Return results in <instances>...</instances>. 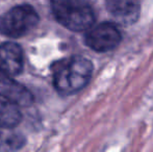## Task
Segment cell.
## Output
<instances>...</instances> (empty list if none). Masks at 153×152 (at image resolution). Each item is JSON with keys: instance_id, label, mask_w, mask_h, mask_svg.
<instances>
[{"instance_id": "cell-1", "label": "cell", "mask_w": 153, "mask_h": 152, "mask_svg": "<svg viewBox=\"0 0 153 152\" xmlns=\"http://www.w3.org/2000/svg\"><path fill=\"white\" fill-rule=\"evenodd\" d=\"M91 61L80 55L64 59L52 66V81L55 90L62 95L81 91L93 75Z\"/></svg>"}, {"instance_id": "cell-2", "label": "cell", "mask_w": 153, "mask_h": 152, "mask_svg": "<svg viewBox=\"0 0 153 152\" xmlns=\"http://www.w3.org/2000/svg\"><path fill=\"white\" fill-rule=\"evenodd\" d=\"M56 21L72 31H85L95 22L91 3L85 0H50Z\"/></svg>"}, {"instance_id": "cell-3", "label": "cell", "mask_w": 153, "mask_h": 152, "mask_svg": "<svg viewBox=\"0 0 153 152\" xmlns=\"http://www.w3.org/2000/svg\"><path fill=\"white\" fill-rule=\"evenodd\" d=\"M40 17L33 6L16 5L0 16V33L14 39L24 37L38 25Z\"/></svg>"}, {"instance_id": "cell-4", "label": "cell", "mask_w": 153, "mask_h": 152, "mask_svg": "<svg viewBox=\"0 0 153 152\" xmlns=\"http://www.w3.org/2000/svg\"><path fill=\"white\" fill-rule=\"evenodd\" d=\"M122 36L114 23L103 22L88 29L85 42L88 47L97 52H107L120 44Z\"/></svg>"}, {"instance_id": "cell-5", "label": "cell", "mask_w": 153, "mask_h": 152, "mask_svg": "<svg viewBox=\"0 0 153 152\" xmlns=\"http://www.w3.org/2000/svg\"><path fill=\"white\" fill-rule=\"evenodd\" d=\"M0 96L10 100L21 108L30 106L33 96L27 87L19 83L13 76L0 70Z\"/></svg>"}, {"instance_id": "cell-6", "label": "cell", "mask_w": 153, "mask_h": 152, "mask_svg": "<svg viewBox=\"0 0 153 152\" xmlns=\"http://www.w3.org/2000/svg\"><path fill=\"white\" fill-rule=\"evenodd\" d=\"M24 67V53L20 45L6 42L0 45V70L10 76L19 75Z\"/></svg>"}, {"instance_id": "cell-7", "label": "cell", "mask_w": 153, "mask_h": 152, "mask_svg": "<svg viewBox=\"0 0 153 152\" xmlns=\"http://www.w3.org/2000/svg\"><path fill=\"white\" fill-rule=\"evenodd\" d=\"M105 4L111 16L124 25L134 23L141 12L140 0H106Z\"/></svg>"}, {"instance_id": "cell-8", "label": "cell", "mask_w": 153, "mask_h": 152, "mask_svg": "<svg viewBox=\"0 0 153 152\" xmlns=\"http://www.w3.org/2000/svg\"><path fill=\"white\" fill-rule=\"evenodd\" d=\"M18 104L0 96V128H13L22 120Z\"/></svg>"}, {"instance_id": "cell-9", "label": "cell", "mask_w": 153, "mask_h": 152, "mask_svg": "<svg viewBox=\"0 0 153 152\" xmlns=\"http://www.w3.org/2000/svg\"><path fill=\"white\" fill-rule=\"evenodd\" d=\"M85 1H88V2H90V3H92L93 1H94V0H85Z\"/></svg>"}]
</instances>
